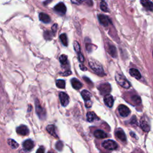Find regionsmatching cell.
Segmentation results:
<instances>
[{"instance_id":"6da1fadb","label":"cell","mask_w":153,"mask_h":153,"mask_svg":"<svg viewBox=\"0 0 153 153\" xmlns=\"http://www.w3.org/2000/svg\"><path fill=\"white\" fill-rule=\"evenodd\" d=\"M89 64L92 70L97 75L100 76L105 75L103 67L98 61L93 59H90L89 60Z\"/></svg>"},{"instance_id":"7a4b0ae2","label":"cell","mask_w":153,"mask_h":153,"mask_svg":"<svg viewBox=\"0 0 153 153\" xmlns=\"http://www.w3.org/2000/svg\"><path fill=\"white\" fill-rule=\"evenodd\" d=\"M115 78H116V80L118 84H120L122 87L125 89H129L130 87L131 84L126 79V77L123 75L117 72L116 76H115Z\"/></svg>"},{"instance_id":"3957f363","label":"cell","mask_w":153,"mask_h":153,"mask_svg":"<svg viewBox=\"0 0 153 153\" xmlns=\"http://www.w3.org/2000/svg\"><path fill=\"white\" fill-rule=\"evenodd\" d=\"M35 109L38 116L39 117L40 119H44L46 117V110L43 107H41V105L40 104V102L37 99L35 101Z\"/></svg>"},{"instance_id":"277c9868","label":"cell","mask_w":153,"mask_h":153,"mask_svg":"<svg viewBox=\"0 0 153 153\" xmlns=\"http://www.w3.org/2000/svg\"><path fill=\"white\" fill-rule=\"evenodd\" d=\"M81 94L82 96V98L85 101V105L87 108H90L92 107V103L91 102V93L87 90H84L82 92Z\"/></svg>"},{"instance_id":"5b68a950","label":"cell","mask_w":153,"mask_h":153,"mask_svg":"<svg viewBox=\"0 0 153 153\" xmlns=\"http://www.w3.org/2000/svg\"><path fill=\"white\" fill-rule=\"evenodd\" d=\"M102 146L105 149H108V150H111V151L116 149L118 147V145L116 142L112 140H109V139L106 140L105 141H104L102 143Z\"/></svg>"},{"instance_id":"8992f818","label":"cell","mask_w":153,"mask_h":153,"mask_svg":"<svg viewBox=\"0 0 153 153\" xmlns=\"http://www.w3.org/2000/svg\"><path fill=\"white\" fill-rule=\"evenodd\" d=\"M118 111L120 116L123 117H127L130 114V109L124 105H120L118 108Z\"/></svg>"},{"instance_id":"52a82bcc","label":"cell","mask_w":153,"mask_h":153,"mask_svg":"<svg viewBox=\"0 0 153 153\" xmlns=\"http://www.w3.org/2000/svg\"><path fill=\"white\" fill-rule=\"evenodd\" d=\"M59 99L62 106L66 107L69 104V98L66 93L64 92H61L59 93Z\"/></svg>"},{"instance_id":"ba28073f","label":"cell","mask_w":153,"mask_h":153,"mask_svg":"<svg viewBox=\"0 0 153 153\" xmlns=\"http://www.w3.org/2000/svg\"><path fill=\"white\" fill-rule=\"evenodd\" d=\"M16 132L20 135L26 136L29 134V130L27 126L25 125H21L16 129Z\"/></svg>"},{"instance_id":"9c48e42d","label":"cell","mask_w":153,"mask_h":153,"mask_svg":"<svg viewBox=\"0 0 153 153\" xmlns=\"http://www.w3.org/2000/svg\"><path fill=\"white\" fill-rule=\"evenodd\" d=\"M99 89L100 90L101 93L102 94H107L109 92H110L111 88V86L109 83H103V84H101L99 87Z\"/></svg>"},{"instance_id":"30bf717a","label":"cell","mask_w":153,"mask_h":153,"mask_svg":"<svg viewBox=\"0 0 153 153\" xmlns=\"http://www.w3.org/2000/svg\"><path fill=\"white\" fill-rule=\"evenodd\" d=\"M22 146L25 151H29L34 147V143L31 139H27L24 142Z\"/></svg>"},{"instance_id":"8fae6325","label":"cell","mask_w":153,"mask_h":153,"mask_svg":"<svg viewBox=\"0 0 153 153\" xmlns=\"http://www.w3.org/2000/svg\"><path fill=\"white\" fill-rule=\"evenodd\" d=\"M54 10L58 13L61 14H65L66 11V8L65 5L63 3H59L54 7Z\"/></svg>"},{"instance_id":"7c38bea8","label":"cell","mask_w":153,"mask_h":153,"mask_svg":"<svg viewBox=\"0 0 153 153\" xmlns=\"http://www.w3.org/2000/svg\"><path fill=\"white\" fill-rule=\"evenodd\" d=\"M104 100L105 104L107 105V107H108L109 108L112 107L114 101V98L112 95L109 94L105 95V97L104 98Z\"/></svg>"},{"instance_id":"4fadbf2b","label":"cell","mask_w":153,"mask_h":153,"mask_svg":"<svg viewBox=\"0 0 153 153\" xmlns=\"http://www.w3.org/2000/svg\"><path fill=\"white\" fill-rule=\"evenodd\" d=\"M98 19H99V21L101 23V24L104 26H107L109 25V24L110 23V20H109V19L108 17V16H105L104 14H99Z\"/></svg>"},{"instance_id":"5bb4252c","label":"cell","mask_w":153,"mask_h":153,"mask_svg":"<svg viewBox=\"0 0 153 153\" xmlns=\"http://www.w3.org/2000/svg\"><path fill=\"white\" fill-rule=\"evenodd\" d=\"M141 3L147 10L153 11V3L150 0H141Z\"/></svg>"},{"instance_id":"9a60e30c","label":"cell","mask_w":153,"mask_h":153,"mask_svg":"<svg viewBox=\"0 0 153 153\" xmlns=\"http://www.w3.org/2000/svg\"><path fill=\"white\" fill-rule=\"evenodd\" d=\"M94 136L98 139H105L108 137L107 134L102 130L98 129L94 132Z\"/></svg>"},{"instance_id":"2e32d148","label":"cell","mask_w":153,"mask_h":153,"mask_svg":"<svg viewBox=\"0 0 153 153\" xmlns=\"http://www.w3.org/2000/svg\"><path fill=\"white\" fill-rule=\"evenodd\" d=\"M116 135L117 138L122 141L124 142L126 141V136L125 135V133L122 129H118L116 131Z\"/></svg>"},{"instance_id":"e0dca14e","label":"cell","mask_w":153,"mask_h":153,"mask_svg":"<svg viewBox=\"0 0 153 153\" xmlns=\"http://www.w3.org/2000/svg\"><path fill=\"white\" fill-rule=\"evenodd\" d=\"M71 84L74 89L75 90H80L83 87V84L80 82L79 80L75 78H73L71 80Z\"/></svg>"},{"instance_id":"ac0fdd59","label":"cell","mask_w":153,"mask_h":153,"mask_svg":"<svg viewBox=\"0 0 153 153\" xmlns=\"http://www.w3.org/2000/svg\"><path fill=\"white\" fill-rule=\"evenodd\" d=\"M129 73L130 74V75H132V76H133L134 78L137 79V80H139L141 79L142 76L141 73L139 72V71L135 68H131L129 71Z\"/></svg>"},{"instance_id":"d6986e66","label":"cell","mask_w":153,"mask_h":153,"mask_svg":"<svg viewBox=\"0 0 153 153\" xmlns=\"http://www.w3.org/2000/svg\"><path fill=\"white\" fill-rule=\"evenodd\" d=\"M39 18H40V20L44 24H49L51 21V19L50 16L48 14L44 13H40Z\"/></svg>"},{"instance_id":"ffe728a7","label":"cell","mask_w":153,"mask_h":153,"mask_svg":"<svg viewBox=\"0 0 153 153\" xmlns=\"http://www.w3.org/2000/svg\"><path fill=\"white\" fill-rule=\"evenodd\" d=\"M47 131L48 132V133L51 135V136H53L54 138H58V136L57 135V134L56 133V130H55V127L54 125L51 124V125H49L47 126L46 127Z\"/></svg>"},{"instance_id":"44dd1931","label":"cell","mask_w":153,"mask_h":153,"mask_svg":"<svg viewBox=\"0 0 153 153\" xmlns=\"http://www.w3.org/2000/svg\"><path fill=\"white\" fill-rule=\"evenodd\" d=\"M87 119L89 122H93L96 120H99V118L94 112H88L87 114Z\"/></svg>"},{"instance_id":"7402d4cb","label":"cell","mask_w":153,"mask_h":153,"mask_svg":"<svg viewBox=\"0 0 153 153\" xmlns=\"http://www.w3.org/2000/svg\"><path fill=\"white\" fill-rule=\"evenodd\" d=\"M140 126H141V127L142 128V129L144 132H148L149 130V129H150L149 125V124L148 123V122H147L145 120L142 119V120H141Z\"/></svg>"},{"instance_id":"603a6c76","label":"cell","mask_w":153,"mask_h":153,"mask_svg":"<svg viewBox=\"0 0 153 153\" xmlns=\"http://www.w3.org/2000/svg\"><path fill=\"white\" fill-rule=\"evenodd\" d=\"M109 53L113 57H116L117 56V53L116 47L114 46H109Z\"/></svg>"},{"instance_id":"cb8c5ba5","label":"cell","mask_w":153,"mask_h":153,"mask_svg":"<svg viewBox=\"0 0 153 153\" xmlns=\"http://www.w3.org/2000/svg\"><path fill=\"white\" fill-rule=\"evenodd\" d=\"M7 143L12 149H16L19 147L18 143L12 139H9L7 140Z\"/></svg>"},{"instance_id":"d4e9b609","label":"cell","mask_w":153,"mask_h":153,"mask_svg":"<svg viewBox=\"0 0 153 153\" xmlns=\"http://www.w3.org/2000/svg\"><path fill=\"white\" fill-rule=\"evenodd\" d=\"M100 7H101V9L104 12L108 13V12L109 11V10L108 9V6L107 3L105 1H104V0H102L101 2Z\"/></svg>"},{"instance_id":"484cf974","label":"cell","mask_w":153,"mask_h":153,"mask_svg":"<svg viewBox=\"0 0 153 153\" xmlns=\"http://www.w3.org/2000/svg\"><path fill=\"white\" fill-rule=\"evenodd\" d=\"M59 61L62 65H66L68 64V57L65 54H62L59 57Z\"/></svg>"},{"instance_id":"4316f807","label":"cell","mask_w":153,"mask_h":153,"mask_svg":"<svg viewBox=\"0 0 153 153\" xmlns=\"http://www.w3.org/2000/svg\"><path fill=\"white\" fill-rule=\"evenodd\" d=\"M56 86L59 89L65 88V82L64 80H57L56 82Z\"/></svg>"},{"instance_id":"83f0119b","label":"cell","mask_w":153,"mask_h":153,"mask_svg":"<svg viewBox=\"0 0 153 153\" xmlns=\"http://www.w3.org/2000/svg\"><path fill=\"white\" fill-rule=\"evenodd\" d=\"M132 101L136 105H139L141 103V99L137 95H133L131 98Z\"/></svg>"},{"instance_id":"f1b7e54d","label":"cell","mask_w":153,"mask_h":153,"mask_svg":"<svg viewBox=\"0 0 153 153\" xmlns=\"http://www.w3.org/2000/svg\"><path fill=\"white\" fill-rule=\"evenodd\" d=\"M60 39H61V41H62V44L65 46H68V39H67V36L65 34H62L60 35Z\"/></svg>"},{"instance_id":"f546056e","label":"cell","mask_w":153,"mask_h":153,"mask_svg":"<svg viewBox=\"0 0 153 153\" xmlns=\"http://www.w3.org/2000/svg\"><path fill=\"white\" fill-rule=\"evenodd\" d=\"M53 33L49 31H47L44 33V36L46 40H51L53 37Z\"/></svg>"},{"instance_id":"4dcf8cb0","label":"cell","mask_w":153,"mask_h":153,"mask_svg":"<svg viewBox=\"0 0 153 153\" xmlns=\"http://www.w3.org/2000/svg\"><path fill=\"white\" fill-rule=\"evenodd\" d=\"M55 147H56V149H57L59 151H61L62 150L63 148H64V144H63V142L62 141H59L58 142H56Z\"/></svg>"},{"instance_id":"1f68e13d","label":"cell","mask_w":153,"mask_h":153,"mask_svg":"<svg viewBox=\"0 0 153 153\" xmlns=\"http://www.w3.org/2000/svg\"><path fill=\"white\" fill-rule=\"evenodd\" d=\"M74 48L75 51L78 53L81 52V49H80V46L77 41H74Z\"/></svg>"},{"instance_id":"d6a6232c","label":"cell","mask_w":153,"mask_h":153,"mask_svg":"<svg viewBox=\"0 0 153 153\" xmlns=\"http://www.w3.org/2000/svg\"><path fill=\"white\" fill-rule=\"evenodd\" d=\"M72 3L74 4H76V5H80L82 4L84 1H86V0H71Z\"/></svg>"},{"instance_id":"836d02e7","label":"cell","mask_w":153,"mask_h":153,"mask_svg":"<svg viewBox=\"0 0 153 153\" xmlns=\"http://www.w3.org/2000/svg\"><path fill=\"white\" fill-rule=\"evenodd\" d=\"M78 54V58H79V60L80 61V62L83 63L84 61V56L82 54V53H79L77 54Z\"/></svg>"},{"instance_id":"e575fe53","label":"cell","mask_w":153,"mask_h":153,"mask_svg":"<svg viewBox=\"0 0 153 153\" xmlns=\"http://www.w3.org/2000/svg\"><path fill=\"white\" fill-rule=\"evenodd\" d=\"M137 119H136L135 116H133L131 119V124H137Z\"/></svg>"},{"instance_id":"d590c367","label":"cell","mask_w":153,"mask_h":153,"mask_svg":"<svg viewBox=\"0 0 153 153\" xmlns=\"http://www.w3.org/2000/svg\"><path fill=\"white\" fill-rule=\"evenodd\" d=\"M44 151H45L44 148L43 147H40V148H38V149L36 151V152L37 153H43V152H44Z\"/></svg>"},{"instance_id":"8d00e7d4","label":"cell","mask_w":153,"mask_h":153,"mask_svg":"<svg viewBox=\"0 0 153 153\" xmlns=\"http://www.w3.org/2000/svg\"><path fill=\"white\" fill-rule=\"evenodd\" d=\"M57 25L56 24H54L53 25V26L51 27V29H52V31L53 33H55L57 31Z\"/></svg>"},{"instance_id":"74e56055","label":"cell","mask_w":153,"mask_h":153,"mask_svg":"<svg viewBox=\"0 0 153 153\" xmlns=\"http://www.w3.org/2000/svg\"><path fill=\"white\" fill-rule=\"evenodd\" d=\"M61 75H62L63 76H68V75H69L71 74V71H65V72H63V73H61Z\"/></svg>"},{"instance_id":"f35d334b","label":"cell","mask_w":153,"mask_h":153,"mask_svg":"<svg viewBox=\"0 0 153 153\" xmlns=\"http://www.w3.org/2000/svg\"><path fill=\"white\" fill-rule=\"evenodd\" d=\"M80 69H82V70H83V71H86V69H84V68L85 67L84 65H80Z\"/></svg>"},{"instance_id":"ab89813d","label":"cell","mask_w":153,"mask_h":153,"mask_svg":"<svg viewBox=\"0 0 153 153\" xmlns=\"http://www.w3.org/2000/svg\"><path fill=\"white\" fill-rule=\"evenodd\" d=\"M152 56H153V51H152Z\"/></svg>"}]
</instances>
